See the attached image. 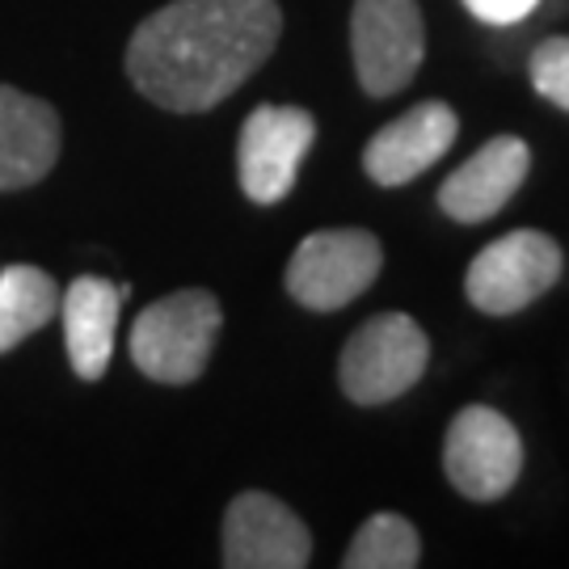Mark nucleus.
<instances>
[{
	"label": "nucleus",
	"instance_id": "f257e3e1",
	"mask_svg": "<svg viewBox=\"0 0 569 569\" xmlns=\"http://www.w3.org/2000/svg\"><path fill=\"white\" fill-rule=\"evenodd\" d=\"M279 30L283 13L274 0H173L136 26L127 77L148 102L199 114L270 60Z\"/></svg>",
	"mask_w": 569,
	"mask_h": 569
},
{
	"label": "nucleus",
	"instance_id": "f03ea898",
	"mask_svg": "<svg viewBox=\"0 0 569 569\" xmlns=\"http://www.w3.org/2000/svg\"><path fill=\"white\" fill-rule=\"evenodd\" d=\"M220 300L211 291L186 287L148 305L131 326V363L157 385H190L203 376L220 338Z\"/></svg>",
	"mask_w": 569,
	"mask_h": 569
},
{
	"label": "nucleus",
	"instance_id": "7ed1b4c3",
	"mask_svg": "<svg viewBox=\"0 0 569 569\" xmlns=\"http://www.w3.org/2000/svg\"><path fill=\"white\" fill-rule=\"evenodd\" d=\"M430 338L406 312H380L350 333L338 363L342 392L355 406H388L422 380Z\"/></svg>",
	"mask_w": 569,
	"mask_h": 569
},
{
	"label": "nucleus",
	"instance_id": "20e7f679",
	"mask_svg": "<svg viewBox=\"0 0 569 569\" xmlns=\"http://www.w3.org/2000/svg\"><path fill=\"white\" fill-rule=\"evenodd\" d=\"M385 266L380 241L363 228H326L296 244L287 262V291L312 312H338L376 283Z\"/></svg>",
	"mask_w": 569,
	"mask_h": 569
},
{
	"label": "nucleus",
	"instance_id": "39448f33",
	"mask_svg": "<svg viewBox=\"0 0 569 569\" xmlns=\"http://www.w3.org/2000/svg\"><path fill=\"white\" fill-rule=\"evenodd\" d=\"M561 244L536 232V228H515L507 237L489 241L472 266H468L465 291L472 308L486 317H510L536 305L557 279H561Z\"/></svg>",
	"mask_w": 569,
	"mask_h": 569
},
{
	"label": "nucleus",
	"instance_id": "423d86ee",
	"mask_svg": "<svg viewBox=\"0 0 569 569\" xmlns=\"http://www.w3.org/2000/svg\"><path fill=\"white\" fill-rule=\"evenodd\" d=\"M350 51L359 84L371 98L401 93L427 56V26L418 0H355Z\"/></svg>",
	"mask_w": 569,
	"mask_h": 569
},
{
	"label": "nucleus",
	"instance_id": "0eeeda50",
	"mask_svg": "<svg viewBox=\"0 0 569 569\" xmlns=\"http://www.w3.org/2000/svg\"><path fill=\"white\" fill-rule=\"evenodd\" d=\"M443 472L472 502H498L523 472V439L489 406H465L443 439Z\"/></svg>",
	"mask_w": 569,
	"mask_h": 569
},
{
	"label": "nucleus",
	"instance_id": "6e6552de",
	"mask_svg": "<svg viewBox=\"0 0 569 569\" xmlns=\"http://www.w3.org/2000/svg\"><path fill=\"white\" fill-rule=\"evenodd\" d=\"M317 140V122L300 106H258L241 127V148H237V169H241V190L253 203H279L291 194L300 178L308 148Z\"/></svg>",
	"mask_w": 569,
	"mask_h": 569
},
{
	"label": "nucleus",
	"instance_id": "1a4fd4ad",
	"mask_svg": "<svg viewBox=\"0 0 569 569\" xmlns=\"http://www.w3.org/2000/svg\"><path fill=\"white\" fill-rule=\"evenodd\" d=\"M312 561V536L296 510L262 489L237 493L224 515L228 569H305Z\"/></svg>",
	"mask_w": 569,
	"mask_h": 569
},
{
	"label": "nucleus",
	"instance_id": "9d476101",
	"mask_svg": "<svg viewBox=\"0 0 569 569\" xmlns=\"http://www.w3.org/2000/svg\"><path fill=\"white\" fill-rule=\"evenodd\" d=\"M460 119L448 102H418L401 119L380 127L363 148V169L376 186H406L427 173L456 143Z\"/></svg>",
	"mask_w": 569,
	"mask_h": 569
},
{
	"label": "nucleus",
	"instance_id": "9b49d317",
	"mask_svg": "<svg viewBox=\"0 0 569 569\" xmlns=\"http://www.w3.org/2000/svg\"><path fill=\"white\" fill-rule=\"evenodd\" d=\"M528 143L519 136H498L486 148H477L448 182L439 186V207L460 224H481L515 199V190L528 182Z\"/></svg>",
	"mask_w": 569,
	"mask_h": 569
},
{
	"label": "nucleus",
	"instance_id": "f8f14e48",
	"mask_svg": "<svg viewBox=\"0 0 569 569\" xmlns=\"http://www.w3.org/2000/svg\"><path fill=\"white\" fill-rule=\"evenodd\" d=\"M63 127L56 106L0 84V190L42 182L60 161Z\"/></svg>",
	"mask_w": 569,
	"mask_h": 569
},
{
	"label": "nucleus",
	"instance_id": "ddd939ff",
	"mask_svg": "<svg viewBox=\"0 0 569 569\" xmlns=\"http://www.w3.org/2000/svg\"><path fill=\"white\" fill-rule=\"evenodd\" d=\"M127 300V287H114L98 274H81L68 283L60 296L63 342L68 359L81 380H102L110 355H114V329H119V308Z\"/></svg>",
	"mask_w": 569,
	"mask_h": 569
},
{
	"label": "nucleus",
	"instance_id": "4468645a",
	"mask_svg": "<svg viewBox=\"0 0 569 569\" xmlns=\"http://www.w3.org/2000/svg\"><path fill=\"white\" fill-rule=\"evenodd\" d=\"M60 312V287L39 266H0V355Z\"/></svg>",
	"mask_w": 569,
	"mask_h": 569
},
{
	"label": "nucleus",
	"instance_id": "2eb2a0df",
	"mask_svg": "<svg viewBox=\"0 0 569 569\" xmlns=\"http://www.w3.org/2000/svg\"><path fill=\"white\" fill-rule=\"evenodd\" d=\"M418 561H422V540L406 515H392V510L371 515L355 531L342 557L346 569H413Z\"/></svg>",
	"mask_w": 569,
	"mask_h": 569
},
{
	"label": "nucleus",
	"instance_id": "dca6fc26",
	"mask_svg": "<svg viewBox=\"0 0 569 569\" xmlns=\"http://www.w3.org/2000/svg\"><path fill=\"white\" fill-rule=\"evenodd\" d=\"M531 84L569 114V39H545L531 51Z\"/></svg>",
	"mask_w": 569,
	"mask_h": 569
},
{
	"label": "nucleus",
	"instance_id": "f3484780",
	"mask_svg": "<svg viewBox=\"0 0 569 569\" xmlns=\"http://www.w3.org/2000/svg\"><path fill=\"white\" fill-rule=\"evenodd\" d=\"M540 0H465V9L477 21H489V26H515L523 21L536 9Z\"/></svg>",
	"mask_w": 569,
	"mask_h": 569
}]
</instances>
